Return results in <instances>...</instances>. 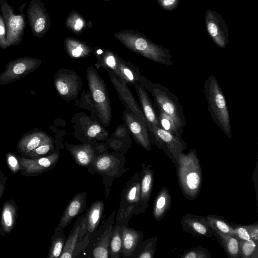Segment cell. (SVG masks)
Masks as SVG:
<instances>
[{"mask_svg":"<svg viewBox=\"0 0 258 258\" xmlns=\"http://www.w3.org/2000/svg\"><path fill=\"white\" fill-rule=\"evenodd\" d=\"M6 161L7 166L12 173L16 174L20 172L21 167L19 156L12 153H7L6 156Z\"/></svg>","mask_w":258,"mask_h":258,"instance_id":"obj_40","label":"cell"},{"mask_svg":"<svg viewBox=\"0 0 258 258\" xmlns=\"http://www.w3.org/2000/svg\"><path fill=\"white\" fill-rule=\"evenodd\" d=\"M116 163L115 158L110 155L104 154L98 156L95 160L96 168L102 172H108L113 169Z\"/></svg>","mask_w":258,"mask_h":258,"instance_id":"obj_33","label":"cell"},{"mask_svg":"<svg viewBox=\"0 0 258 258\" xmlns=\"http://www.w3.org/2000/svg\"><path fill=\"white\" fill-rule=\"evenodd\" d=\"M69 150L74 160L80 166L89 165L94 157V151L88 144L72 146Z\"/></svg>","mask_w":258,"mask_h":258,"instance_id":"obj_23","label":"cell"},{"mask_svg":"<svg viewBox=\"0 0 258 258\" xmlns=\"http://www.w3.org/2000/svg\"><path fill=\"white\" fill-rule=\"evenodd\" d=\"M204 93L214 122L228 138L231 139L230 115L225 98L217 79L212 74L205 82Z\"/></svg>","mask_w":258,"mask_h":258,"instance_id":"obj_3","label":"cell"},{"mask_svg":"<svg viewBox=\"0 0 258 258\" xmlns=\"http://www.w3.org/2000/svg\"><path fill=\"white\" fill-rule=\"evenodd\" d=\"M141 236L139 231L124 227L122 230V251L125 256L131 255L135 250Z\"/></svg>","mask_w":258,"mask_h":258,"instance_id":"obj_24","label":"cell"},{"mask_svg":"<svg viewBox=\"0 0 258 258\" xmlns=\"http://www.w3.org/2000/svg\"><path fill=\"white\" fill-rule=\"evenodd\" d=\"M93 53L97 62L96 64L113 71L125 85L134 86L139 83L141 74L139 69L131 62H126L110 50L94 47Z\"/></svg>","mask_w":258,"mask_h":258,"instance_id":"obj_4","label":"cell"},{"mask_svg":"<svg viewBox=\"0 0 258 258\" xmlns=\"http://www.w3.org/2000/svg\"><path fill=\"white\" fill-rule=\"evenodd\" d=\"M51 142V140L45 135H35L20 142L18 146V151L21 154L20 156H24L40 145Z\"/></svg>","mask_w":258,"mask_h":258,"instance_id":"obj_26","label":"cell"},{"mask_svg":"<svg viewBox=\"0 0 258 258\" xmlns=\"http://www.w3.org/2000/svg\"><path fill=\"white\" fill-rule=\"evenodd\" d=\"M121 232V228L118 227L111 238L110 247L112 257H118L122 251Z\"/></svg>","mask_w":258,"mask_h":258,"instance_id":"obj_34","label":"cell"},{"mask_svg":"<svg viewBox=\"0 0 258 258\" xmlns=\"http://www.w3.org/2000/svg\"><path fill=\"white\" fill-rule=\"evenodd\" d=\"M171 205V196L165 187L162 188L157 195L153 208L154 218L161 221L165 216Z\"/></svg>","mask_w":258,"mask_h":258,"instance_id":"obj_21","label":"cell"},{"mask_svg":"<svg viewBox=\"0 0 258 258\" xmlns=\"http://www.w3.org/2000/svg\"><path fill=\"white\" fill-rule=\"evenodd\" d=\"M159 5L164 10H173L178 6L179 0H157Z\"/></svg>","mask_w":258,"mask_h":258,"instance_id":"obj_44","label":"cell"},{"mask_svg":"<svg viewBox=\"0 0 258 258\" xmlns=\"http://www.w3.org/2000/svg\"><path fill=\"white\" fill-rule=\"evenodd\" d=\"M139 82L152 95L156 106L171 116L182 129L185 125V115L177 97L166 87L153 83L143 76L141 75Z\"/></svg>","mask_w":258,"mask_h":258,"instance_id":"obj_5","label":"cell"},{"mask_svg":"<svg viewBox=\"0 0 258 258\" xmlns=\"http://www.w3.org/2000/svg\"><path fill=\"white\" fill-rule=\"evenodd\" d=\"M7 177L5 176L2 170H0V200L5 190V184Z\"/></svg>","mask_w":258,"mask_h":258,"instance_id":"obj_46","label":"cell"},{"mask_svg":"<svg viewBox=\"0 0 258 258\" xmlns=\"http://www.w3.org/2000/svg\"><path fill=\"white\" fill-rule=\"evenodd\" d=\"M141 186L140 182H134L127 190L125 198L130 204H136L140 202Z\"/></svg>","mask_w":258,"mask_h":258,"instance_id":"obj_38","label":"cell"},{"mask_svg":"<svg viewBox=\"0 0 258 258\" xmlns=\"http://www.w3.org/2000/svg\"><path fill=\"white\" fill-rule=\"evenodd\" d=\"M84 202V198L81 194H78L73 198L64 211L54 233L62 230L70 224L82 210Z\"/></svg>","mask_w":258,"mask_h":258,"instance_id":"obj_18","label":"cell"},{"mask_svg":"<svg viewBox=\"0 0 258 258\" xmlns=\"http://www.w3.org/2000/svg\"><path fill=\"white\" fill-rule=\"evenodd\" d=\"M181 258H211L212 255L209 250L201 246H198L185 250L180 255Z\"/></svg>","mask_w":258,"mask_h":258,"instance_id":"obj_35","label":"cell"},{"mask_svg":"<svg viewBox=\"0 0 258 258\" xmlns=\"http://www.w3.org/2000/svg\"><path fill=\"white\" fill-rule=\"evenodd\" d=\"M65 243V236L62 230L55 232L51 237L48 258L59 257Z\"/></svg>","mask_w":258,"mask_h":258,"instance_id":"obj_30","label":"cell"},{"mask_svg":"<svg viewBox=\"0 0 258 258\" xmlns=\"http://www.w3.org/2000/svg\"><path fill=\"white\" fill-rule=\"evenodd\" d=\"M109 233L104 234V237L93 250V255L95 258H107L108 257V246L110 239Z\"/></svg>","mask_w":258,"mask_h":258,"instance_id":"obj_36","label":"cell"},{"mask_svg":"<svg viewBox=\"0 0 258 258\" xmlns=\"http://www.w3.org/2000/svg\"><path fill=\"white\" fill-rule=\"evenodd\" d=\"M104 209V203L102 201H96L90 207L88 215V230L90 232H93L97 228Z\"/></svg>","mask_w":258,"mask_h":258,"instance_id":"obj_29","label":"cell"},{"mask_svg":"<svg viewBox=\"0 0 258 258\" xmlns=\"http://www.w3.org/2000/svg\"><path fill=\"white\" fill-rule=\"evenodd\" d=\"M134 87L140 101L141 108L150 135L154 128L159 126L156 107L151 100L147 91L141 83L136 84Z\"/></svg>","mask_w":258,"mask_h":258,"instance_id":"obj_16","label":"cell"},{"mask_svg":"<svg viewBox=\"0 0 258 258\" xmlns=\"http://www.w3.org/2000/svg\"><path fill=\"white\" fill-rule=\"evenodd\" d=\"M114 36L127 48L148 59L167 66L173 63L169 50L154 43L140 32L124 30L115 33Z\"/></svg>","mask_w":258,"mask_h":258,"instance_id":"obj_1","label":"cell"},{"mask_svg":"<svg viewBox=\"0 0 258 258\" xmlns=\"http://www.w3.org/2000/svg\"><path fill=\"white\" fill-rule=\"evenodd\" d=\"M53 148L54 147L52 142L46 143L40 145L23 157L29 159H36L44 157L48 153L50 150L53 149Z\"/></svg>","mask_w":258,"mask_h":258,"instance_id":"obj_37","label":"cell"},{"mask_svg":"<svg viewBox=\"0 0 258 258\" xmlns=\"http://www.w3.org/2000/svg\"><path fill=\"white\" fill-rule=\"evenodd\" d=\"M110 80L126 110L147 122L141 107L138 105L126 85L123 84L111 70H107Z\"/></svg>","mask_w":258,"mask_h":258,"instance_id":"obj_14","label":"cell"},{"mask_svg":"<svg viewBox=\"0 0 258 258\" xmlns=\"http://www.w3.org/2000/svg\"><path fill=\"white\" fill-rule=\"evenodd\" d=\"M59 158L58 153L36 159H29L19 156L20 174L27 177L35 176L51 169Z\"/></svg>","mask_w":258,"mask_h":258,"instance_id":"obj_11","label":"cell"},{"mask_svg":"<svg viewBox=\"0 0 258 258\" xmlns=\"http://www.w3.org/2000/svg\"><path fill=\"white\" fill-rule=\"evenodd\" d=\"M65 24L68 29L77 35L80 34L88 25L84 17L75 10L69 13Z\"/></svg>","mask_w":258,"mask_h":258,"instance_id":"obj_27","label":"cell"},{"mask_svg":"<svg viewBox=\"0 0 258 258\" xmlns=\"http://www.w3.org/2000/svg\"><path fill=\"white\" fill-rule=\"evenodd\" d=\"M0 7L6 24L7 46L17 44L21 41L24 35L25 15L22 12L15 13L13 7L6 0H0Z\"/></svg>","mask_w":258,"mask_h":258,"instance_id":"obj_8","label":"cell"},{"mask_svg":"<svg viewBox=\"0 0 258 258\" xmlns=\"http://www.w3.org/2000/svg\"><path fill=\"white\" fill-rule=\"evenodd\" d=\"M7 30L6 24L2 14L0 13V45L3 47L7 46Z\"/></svg>","mask_w":258,"mask_h":258,"instance_id":"obj_43","label":"cell"},{"mask_svg":"<svg viewBox=\"0 0 258 258\" xmlns=\"http://www.w3.org/2000/svg\"><path fill=\"white\" fill-rule=\"evenodd\" d=\"M64 49L72 58H81L93 53V48L86 43L76 38L67 37L64 41Z\"/></svg>","mask_w":258,"mask_h":258,"instance_id":"obj_20","label":"cell"},{"mask_svg":"<svg viewBox=\"0 0 258 258\" xmlns=\"http://www.w3.org/2000/svg\"><path fill=\"white\" fill-rule=\"evenodd\" d=\"M86 75L89 88L99 117L103 124L107 126L111 118V109L104 81L92 67L87 68Z\"/></svg>","mask_w":258,"mask_h":258,"instance_id":"obj_6","label":"cell"},{"mask_svg":"<svg viewBox=\"0 0 258 258\" xmlns=\"http://www.w3.org/2000/svg\"><path fill=\"white\" fill-rule=\"evenodd\" d=\"M54 84L58 94L66 100L75 99L82 88L79 75L72 70L64 69L56 74Z\"/></svg>","mask_w":258,"mask_h":258,"instance_id":"obj_9","label":"cell"},{"mask_svg":"<svg viewBox=\"0 0 258 258\" xmlns=\"http://www.w3.org/2000/svg\"><path fill=\"white\" fill-rule=\"evenodd\" d=\"M251 240L258 243V224L257 223L250 225H245Z\"/></svg>","mask_w":258,"mask_h":258,"instance_id":"obj_45","label":"cell"},{"mask_svg":"<svg viewBox=\"0 0 258 258\" xmlns=\"http://www.w3.org/2000/svg\"><path fill=\"white\" fill-rule=\"evenodd\" d=\"M122 117L136 142L150 151L152 143L147 122L127 110L123 111Z\"/></svg>","mask_w":258,"mask_h":258,"instance_id":"obj_13","label":"cell"},{"mask_svg":"<svg viewBox=\"0 0 258 258\" xmlns=\"http://www.w3.org/2000/svg\"><path fill=\"white\" fill-rule=\"evenodd\" d=\"M26 70V66L24 63L19 62L14 67L13 71L17 75H20L24 72Z\"/></svg>","mask_w":258,"mask_h":258,"instance_id":"obj_47","label":"cell"},{"mask_svg":"<svg viewBox=\"0 0 258 258\" xmlns=\"http://www.w3.org/2000/svg\"><path fill=\"white\" fill-rule=\"evenodd\" d=\"M27 14L32 32L37 37H42L50 25V17L43 3L40 0H31Z\"/></svg>","mask_w":258,"mask_h":258,"instance_id":"obj_10","label":"cell"},{"mask_svg":"<svg viewBox=\"0 0 258 258\" xmlns=\"http://www.w3.org/2000/svg\"><path fill=\"white\" fill-rule=\"evenodd\" d=\"M159 111V126L164 130L178 137H182V129L179 127L171 116L156 106Z\"/></svg>","mask_w":258,"mask_h":258,"instance_id":"obj_28","label":"cell"},{"mask_svg":"<svg viewBox=\"0 0 258 258\" xmlns=\"http://www.w3.org/2000/svg\"><path fill=\"white\" fill-rule=\"evenodd\" d=\"M142 171L140 181V202L145 210L148 206L154 182V172L150 166L142 164Z\"/></svg>","mask_w":258,"mask_h":258,"instance_id":"obj_19","label":"cell"},{"mask_svg":"<svg viewBox=\"0 0 258 258\" xmlns=\"http://www.w3.org/2000/svg\"><path fill=\"white\" fill-rule=\"evenodd\" d=\"M212 231L229 257H240L239 241L234 235L223 234Z\"/></svg>","mask_w":258,"mask_h":258,"instance_id":"obj_22","label":"cell"},{"mask_svg":"<svg viewBox=\"0 0 258 258\" xmlns=\"http://www.w3.org/2000/svg\"><path fill=\"white\" fill-rule=\"evenodd\" d=\"M151 143L156 144L172 161L176 166L180 155L187 148L182 137L175 136L159 126L150 133Z\"/></svg>","mask_w":258,"mask_h":258,"instance_id":"obj_7","label":"cell"},{"mask_svg":"<svg viewBox=\"0 0 258 258\" xmlns=\"http://www.w3.org/2000/svg\"><path fill=\"white\" fill-rule=\"evenodd\" d=\"M18 216V206L15 200H6L3 205L0 220V235L4 236L15 227Z\"/></svg>","mask_w":258,"mask_h":258,"instance_id":"obj_17","label":"cell"},{"mask_svg":"<svg viewBox=\"0 0 258 258\" xmlns=\"http://www.w3.org/2000/svg\"><path fill=\"white\" fill-rule=\"evenodd\" d=\"M157 237H152L146 241L144 248L138 255V258H153L154 256Z\"/></svg>","mask_w":258,"mask_h":258,"instance_id":"obj_39","label":"cell"},{"mask_svg":"<svg viewBox=\"0 0 258 258\" xmlns=\"http://www.w3.org/2000/svg\"><path fill=\"white\" fill-rule=\"evenodd\" d=\"M87 136L92 138H100L103 135L107 136L106 132L99 124L93 123L87 130Z\"/></svg>","mask_w":258,"mask_h":258,"instance_id":"obj_41","label":"cell"},{"mask_svg":"<svg viewBox=\"0 0 258 258\" xmlns=\"http://www.w3.org/2000/svg\"><path fill=\"white\" fill-rule=\"evenodd\" d=\"M205 26L207 33L215 43L220 48H225L229 41V34L226 23L220 14L207 10Z\"/></svg>","mask_w":258,"mask_h":258,"instance_id":"obj_12","label":"cell"},{"mask_svg":"<svg viewBox=\"0 0 258 258\" xmlns=\"http://www.w3.org/2000/svg\"><path fill=\"white\" fill-rule=\"evenodd\" d=\"M103 1H110V0H103Z\"/></svg>","mask_w":258,"mask_h":258,"instance_id":"obj_48","label":"cell"},{"mask_svg":"<svg viewBox=\"0 0 258 258\" xmlns=\"http://www.w3.org/2000/svg\"><path fill=\"white\" fill-rule=\"evenodd\" d=\"M240 257L257 258L258 243L251 239L240 240Z\"/></svg>","mask_w":258,"mask_h":258,"instance_id":"obj_32","label":"cell"},{"mask_svg":"<svg viewBox=\"0 0 258 258\" xmlns=\"http://www.w3.org/2000/svg\"><path fill=\"white\" fill-rule=\"evenodd\" d=\"M80 228V226L78 224L70 233L59 257L71 258L73 256L75 246L78 240Z\"/></svg>","mask_w":258,"mask_h":258,"instance_id":"obj_31","label":"cell"},{"mask_svg":"<svg viewBox=\"0 0 258 258\" xmlns=\"http://www.w3.org/2000/svg\"><path fill=\"white\" fill-rule=\"evenodd\" d=\"M205 218L212 230L223 234L234 235L232 224L223 216L209 214Z\"/></svg>","mask_w":258,"mask_h":258,"instance_id":"obj_25","label":"cell"},{"mask_svg":"<svg viewBox=\"0 0 258 258\" xmlns=\"http://www.w3.org/2000/svg\"><path fill=\"white\" fill-rule=\"evenodd\" d=\"M175 167L182 193L186 198L194 200L202 184V169L196 151L192 149L186 154H181Z\"/></svg>","mask_w":258,"mask_h":258,"instance_id":"obj_2","label":"cell"},{"mask_svg":"<svg viewBox=\"0 0 258 258\" xmlns=\"http://www.w3.org/2000/svg\"><path fill=\"white\" fill-rule=\"evenodd\" d=\"M181 225L184 232L194 236L213 238V232L205 217L186 214L182 217Z\"/></svg>","mask_w":258,"mask_h":258,"instance_id":"obj_15","label":"cell"},{"mask_svg":"<svg viewBox=\"0 0 258 258\" xmlns=\"http://www.w3.org/2000/svg\"><path fill=\"white\" fill-rule=\"evenodd\" d=\"M234 235L240 240L251 239L245 225L232 224Z\"/></svg>","mask_w":258,"mask_h":258,"instance_id":"obj_42","label":"cell"}]
</instances>
